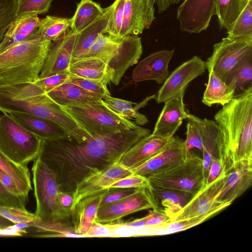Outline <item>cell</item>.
Masks as SVG:
<instances>
[{
	"label": "cell",
	"mask_w": 252,
	"mask_h": 252,
	"mask_svg": "<svg viewBox=\"0 0 252 252\" xmlns=\"http://www.w3.org/2000/svg\"><path fill=\"white\" fill-rule=\"evenodd\" d=\"M153 3L156 4L158 12L162 13L168 9L172 5L177 4L183 0H151Z\"/></svg>",
	"instance_id": "56"
},
{
	"label": "cell",
	"mask_w": 252,
	"mask_h": 252,
	"mask_svg": "<svg viewBox=\"0 0 252 252\" xmlns=\"http://www.w3.org/2000/svg\"><path fill=\"white\" fill-rule=\"evenodd\" d=\"M28 198L10 192L0 182V206L26 209Z\"/></svg>",
	"instance_id": "49"
},
{
	"label": "cell",
	"mask_w": 252,
	"mask_h": 252,
	"mask_svg": "<svg viewBox=\"0 0 252 252\" xmlns=\"http://www.w3.org/2000/svg\"><path fill=\"white\" fill-rule=\"evenodd\" d=\"M42 139L28 131L8 113L0 114V150L23 165L37 157Z\"/></svg>",
	"instance_id": "7"
},
{
	"label": "cell",
	"mask_w": 252,
	"mask_h": 252,
	"mask_svg": "<svg viewBox=\"0 0 252 252\" xmlns=\"http://www.w3.org/2000/svg\"><path fill=\"white\" fill-rule=\"evenodd\" d=\"M53 0H16L17 16L28 13L38 14L47 13Z\"/></svg>",
	"instance_id": "46"
},
{
	"label": "cell",
	"mask_w": 252,
	"mask_h": 252,
	"mask_svg": "<svg viewBox=\"0 0 252 252\" xmlns=\"http://www.w3.org/2000/svg\"><path fill=\"white\" fill-rule=\"evenodd\" d=\"M0 182L12 194L18 196L27 197L22 195L16 184L11 177L0 169Z\"/></svg>",
	"instance_id": "53"
},
{
	"label": "cell",
	"mask_w": 252,
	"mask_h": 252,
	"mask_svg": "<svg viewBox=\"0 0 252 252\" xmlns=\"http://www.w3.org/2000/svg\"><path fill=\"white\" fill-rule=\"evenodd\" d=\"M136 189L134 188H123V189H113V190L110 191V189H107L101 201L100 205H103L108 204L116 200H118L132 192H133Z\"/></svg>",
	"instance_id": "51"
},
{
	"label": "cell",
	"mask_w": 252,
	"mask_h": 252,
	"mask_svg": "<svg viewBox=\"0 0 252 252\" xmlns=\"http://www.w3.org/2000/svg\"><path fill=\"white\" fill-rule=\"evenodd\" d=\"M230 205L228 203H223L205 215L179 220H169L158 225L148 226V235H164L185 230L201 223Z\"/></svg>",
	"instance_id": "29"
},
{
	"label": "cell",
	"mask_w": 252,
	"mask_h": 252,
	"mask_svg": "<svg viewBox=\"0 0 252 252\" xmlns=\"http://www.w3.org/2000/svg\"><path fill=\"white\" fill-rule=\"evenodd\" d=\"M40 20L38 14L35 13H28L17 16L0 43V53L36 35Z\"/></svg>",
	"instance_id": "25"
},
{
	"label": "cell",
	"mask_w": 252,
	"mask_h": 252,
	"mask_svg": "<svg viewBox=\"0 0 252 252\" xmlns=\"http://www.w3.org/2000/svg\"><path fill=\"white\" fill-rule=\"evenodd\" d=\"M252 80V57L240 63L227 77L226 83L238 89L251 82Z\"/></svg>",
	"instance_id": "40"
},
{
	"label": "cell",
	"mask_w": 252,
	"mask_h": 252,
	"mask_svg": "<svg viewBox=\"0 0 252 252\" xmlns=\"http://www.w3.org/2000/svg\"></svg>",
	"instance_id": "58"
},
{
	"label": "cell",
	"mask_w": 252,
	"mask_h": 252,
	"mask_svg": "<svg viewBox=\"0 0 252 252\" xmlns=\"http://www.w3.org/2000/svg\"><path fill=\"white\" fill-rule=\"evenodd\" d=\"M16 225L15 223L0 215V231H3Z\"/></svg>",
	"instance_id": "57"
},
{
	"label": "cell",
	"mask_w": 252,
	"mask_h": 252,
	"mask_svg": "<svg viewBox=\"0 0 252 252\" xmlns=\"http://www.w3.org/2000/svg\"><path fill=\"white\" fill-rule=\"evenodd\" d=\"M0 215L16 224H28L37 220L36 215L28 211L26 209L0 206Z\"/></svg>",
	"instance_id": "44"
},
{
	"label": "cell",
	"mask_w": 252,
	"mask_h": 252,
	"mask_svg": "<svg viewBox=\"0 0 252 252\" xmlns=\"http://www.w3.org/2000/svg\"><path fill=\"white\" fill-rule=\"evenodd\" d=\"M248 0H215L216 15L221 28L228 31Z\"/></svg>",
	"instance_id": "36"
},
{
	"label": "cell",
	"mask_w": 252,
	"mask_h": 252,
	"mask_svg": "<svg viewBox=\"0 0 252 252\" xmlns=\"http://www.w3.org/2000/svg\"><path fill=\"white\" fill-rule=\"evenodd\" d=\"M187 119V137L185 141L187 149L190 151L193 148H196L202 152L203 131L200 118L189 113Z\"/></svg>",
	"instance_id": "41"
},
{
	"label": "cell",
	"mask_w": 252,
	"mask_h": 252,
	"mask_svg": "<svg viewBox=\"0 0 252 252\" xmlns=\"http://www.w3.org/2000/svg\"><path fill=\"white\" fill-rule=\"evenodd\" d=\"M252 184V158L233 163L227 171L223 187L217 201L232 203Z\"/></svg>",
	"instance_id": "19"
},
{
	"label": "cell",
	"mask_w": 252,
	"mask_h": 252,
	"mask_svg": "<svg viewBox=\"0 0 252 252\" xmlns=\"http://www.w3.org/2000/svg\"><path fill=\"white\" fill-rule=\"evenodd\" d=\"M227 34L233 37H252V0H248Z\"/></svg>",
	"instance_id": "39"
},
{
	"label": "cell",
	"mask_w": 252,
	"mask_h": 252,
	"mask_svg": "<svg viewBox=\"0 0 252 252\" xmlns=\"http://www.w3.org/2000/svg\"><path fill=\"white\" fill-rule=\"evenodd\" d=\"M68 82L74 84L93 94L99 99H103L106 95H110L107 84L102 81L92 80L71 75Z\"/></svg>",
	"instance_id": "42"
},
{
	"label": "cell",
	"mask_w": 252,
	"mask_h": 252,
	"mask_svg": "<svg viewBox=\"0 0 252 252\" xmlns=\"http://www.w3.org/2000/svg\"><path fill=\"white\" fill-rule=\"evenodd\" d=\"M151 134L140 126L121 132L91 136L81 141L65 137L42 139L36 158L55 175L60 191L72 195L87 177L119 161L133 145Z\"/></svg>",
	"instance_id": "1"
},
{
	"label": "cell",
	"mask_w": 252,
	"mask_h": 252,
	"mask_svg": "<svg viewBox=\"0 0 252 252\" xmlns=\"http://www.w3.org/2000/svg\"><path fill=\"white\" fill-rule=\"evenodd\" d=\"M155 13L151 0H125L120 36L142 33L155 20Z\"/></svg>",
	"instance_id": "17"
},
{
	"label": "cell",
	"mask_w": 252,
	"mask_h": 252,
	"mask_svg": "<svg viewBox=\"0 0 252 252\" xmlns=\"http://www.w3.org/2000/svg\"><path fill=\"white\" fill-rule=\"evenodd\" d=\"M200 123L203 131L202 158L204 175L206 180L213 158H218L224 161L232 159L226 156L222 135L217 123L206 118L200 119Z\"/></svg>",
	"instance_id": "21"
},
{
	"label": "cell",
	"mask_w": 252,
	"mask_h": 252,
	"mask_svg": "<svg viewBox=\"0 0 252 252\" xmlns=\"http://www.w3.org/2000/svg\"><path fill=\"white\" fill-rule=\"evenodd\" d=\"M124 2L125 0H115L112 3L113 9L105 33L115 37H120Z\"/></svg>",
	"instance_id": "45"
},
{
	"label": "cell",
	"mask_w": 252,
	"mask_h": 252,
	"mask_svg": "<svg viewBox=\"0 0 252 252\" xmlns=\"http://www.w3.org/2000/svg\"><path fill=\"white\" fill-rule=\"evenodd\" d=\"M105 8L93 0H81L71 18L70 29L79 33L93 23L104 12Z\"/></svg>",
	"instance_id": "34"
},
{
	"label": "cell",
	"mask_w": 252,
	"mask_h": 252,
	"mask_svg": "<svg viewBox=\"0 0 252 252\" xmlns=\"http://www.w3.org/2000/svg\"><path fill=\"white\" fill-rule=\"evenodd\" d=\"M46 94L61 106L100 99L78 86L69 82L63 84L47 92Z\"/></svg>",
	"instance_id": "33"
},
{
	"label": "cell",
	"mask_w": 252,
	"mask_h": 252,
	"mask_svg": "<svg viewBox=\"0 0 252 252\" xmlns=\"http://www.w3.org/2000/svg\"><path fill=\"white\" fill-rule=\"evenodd\" d=\"M0 169L14 180L22 195L28 197L32 187L27 166L15 162L0 150Z\"/></svg>",
	"instance_id": "35"
},
{
	"label": "cell",
	"mask_w": 252,
	"mask_h": 252,
	"mask_svg": "<svg viewBox=\"0 0 252 252\" xmlns=\"http://www.w3.org/2000/svg\"><path fill=\"white\" fill-rule=\"evenodd\" d=\"M232 160L224 161L218 158L212 159L208 174L206 180V184H209L217 179L221 174L223 170L231 166Z\"/></svg>",
	"instance_id": "50"
},
{
	"label": "cell",
	"mask_w": 252,
	"mask_h": 252,
	"mask_svg": "<svg viewBox=\"0 0 252 252\" xmlns=\"http://www.w3.org/2000/svg\"><path fill=\"white\" fill-rule=\"evenodd\" d=\"M230 167H226L220 175L213 182L206 184L171 220L205 215L223 204L219 203L217 199L223 187L226 173Z\"/></svg>",
	"instance_id": "16"
},
{
	"label": "cell",
	"mask_w": 252,
	"mask_h": 252,
	"mask_svg": "<svg viewBox=\"0 0 252 252\" xmlns=\"http://www.w3.org/2000/svg\"><path fill=\"white\" fill-rule=\"evenodd\" d=\"M71 74L68 71L57 73L46 77L39 78L34 82L46 93L52 89L68 82Z\"/></svg>",
	"instance_id": "48"
},
{
	"label": "cell",
	"mask_w": 252,
	"mask_h": 252,
	"mask_svg": "<svg viewBox=\"0 0 252 252\" xmlns=\"http://www.w3.org/2000/svg\"><path fill=\"white\" fill-rule=\"evenodd\" d=\"M71 18L47 15L40 19L36 33L51 41L64 34L70 28Z\"/></svg>",
	"instance_id": "38"
},
{
	"label": "cell",
	"mask_w": 252,
	"mask_h": 252,
	"mask_svg": "<svg viewBox=\"0 0 252 252\" xmlns=\"http://www.w3.org/2000/svg\"><path fill=\"white\" fill-rule=\"evenodd\" d=\"M252 57V37L227 36L213 46V53L205 62L206 69L213 70L226 83L231 71L240 63Z\"/></svg>",
	"instance_id": "9"
},
{
	"label": "cell",
	"mask_w": 252,
	"mask_h": 252,
	"mask_svg": "<svg viewBox=\"0 0 252 252\" xmlns=\"http://www.w3.org/2000/svg\"><path fill=\"white\" fill-rule=\"evenodd\" d=\"M59 200L62 207L64 210L71 213V209L74 202L72 195L60 191L59 194Z\"/></svg>",
	"instance_id": "55"
},
{
	"label": "cell",
	"mask_w": 252,
	"mask_h": 252,
	"mask_svg": "<svg viewBox=\"0 0 252 252\" xmlns=\"http://www.w3.org/2000/svg\"><path fill=\"white\" fill-rule=\"evenodd\" d=\"M149 189L160 208L161 206V212L170 220L194 196L187 192L151 184Z\"/></svg>",
	"instance_id": "28"
},
{
	"label": "cell",
	"mask_w": 252,
	"mask_h": 252,
	"mask_svg": "<svg viewBox=\"0 0 252 252\" xmlns=\"http://www.w3.org/2000/svg\"><path fill=\"white\" fill-rule=\"evenodd\" d=\"M51 44L37 34L0 53V85L36 82Z\"/></svg>",
	"instance_id": "4"
},
{
	"label": "cell",
	"mask_w": 252,
	"mask_h": 252,
	"mask_svg": "<svg viewBox=\"0 0 252 252\" xmlns=\"http://www.w3.org/2000/svg\"><path fill=\"white\" fill-rule=\"evenodd\" d=\"M170 138L151 133L130 148L123 155L119 163L130 169L136 167L159 152L167 144Z\"/></svg>",
	"instance_id": "23"
},
{
	"label": "cell",
	"mask_w": 252,
	"mask_h": 252,
	"mask_svg": "<svg viewBox=\"0 0 252 252\" xmlns=\"http://www.w3.org/2000/svg\"><path fill=\"white\" fill-rule=\"evenodd\" d=\"M191 153L187 149L185 141L173 136L159 152L131 170L133 174L147 177L174 167L185 160Z\"/></svg>",
	"instance_id": "13"
},
{
	"label": "cell",
	"mask_w": 252,
	"mask_h": 252,
	"mask_svg": "<svg viewBox=\"0 0 252 252\" xmlns=\"http://www.w3.org/2000/svg\"><path fill=\"white\" fill-rule=\"evenodd\" d=\"M149 217L146 222V226H154L170 220V218L162 212L153 210L150 211Z\"/></svg>",
	"instance_id": "54"
},
{
	"label": "cell",
	"mask_w": 252,
	"mask_h": 252,
	"mask_svg": "<svg viewBox=\"0 0 252 252\" xmlns=\"http://www.w3.org/2000/svg\"><path fill=\"white\" fill-rule=\"evenodd\" d=\"M208 72V81L202 102L209 107L216 104H226L235 95L236 89L223 81L213 70Z\"/></svg>",
	"instance_id": "30"
},
{
	"label": "cell",
	"mask_w": 252,
	"mask_h": 252,
	"mask_svg": "<svg viewBox=\"0 0 252 252\" xmlns=\"http://www.w3.org/2000/svg\"><path fill=\"white\" fill-rule=\"evenodd\" d=\"M142 52L141 37L136 35L122 37L119 44L103 61L107 65L110 82L119 85L126 71L138 63Z\"/></svg>",
	"instance_id": "11"
},
{
	"label": "cell",
	"mask_w": 252,
	"mask_h": 252,
	"mask_svg": "<svg viewBox=\"0 0 252 252\" xmlns=\"http://www.w3.org/2000/svg\"><path fill=\"white\" fill-rule=\"evenodd\" d=\"M113 4L105 8L104 13L93 23L77 33L73 52L72 62L82 59L94 44L98 36L105 33Z\"/></svg>",
	"instance_id": "27"
},
{
	"label": "cell",
	"mask_w": 252,
	"mask_h": 252,
	"mask_svg": "<svg viewBox=\"0 0 252 252\" xmlns=\"http://www.w3.org/2000/svg\"><path fill=\"white\" fill-rule=\"evenodd\" d=\"M68 71L73 76L110 83L106 64L98 58H83L73 62Z\"/></svg>",
	"instance_id": "32"
},
{
	"label": "cell",
	"mask_w": 252,
	"mask_h": 252,
	"mask_svg": "<svg viewBox=\"0 0 252 252\" xmlns=\"http://www.w3.org/2000/svg\"><path fill=\"white\" fill-rule=\"evenodd\" d=\"M32 171L36 203L35 214L38 218V220H72L71 213L64 210L59 202L60 190L54 173L37 158L34 160Z\"/></svg>",
	"instance_id": "6"
},
{
	"label": "cell",
	"mask_w": 252,
	"mask_h": 252,
	"mask_svg": "<svg viewBox=\"0 0 252 252\" xmlns=\"http://www.w3.org/2000/svg\"><path fill=\"white\" fill-rule=\"evenodd\" d=\"M78 33L71 29L53 41L39 78L68 71L72 62L73 52Z\"/></svg>",
	"instance_id": "18"
},
{
	"label": "cell",
	"mask_w": 252,
	"mask_h": 252,
	"mask_svg": "<svg viewBox=\"0 0 252 252\" xmlns=\"http://www.w3.org/2000/svg\"><path fill=\"white\" fill-rule=\"evenodd\" d=\"M184 96L169 99L164 105L156 123L152 134L166 137H172L181 126L183 121L187 119V113L183 101Z\"/></svg>",
	"instance_id": "22"
},
{
	"label": "cell",
	"mask_w": 252,
	"mask_h": 252,
	"mask_svg": "<svg viewBox=\"0 0 252 252\" xmlns=\"http://www.w3.org/2000/svg\"><path fill=\"white\" fill-rule=\"evenodd\" d=\"M150 184L194 195L205 185L202 158L192 153L183 162L162 173L147 177Z\"/></svg>",
	"instance_id": "8"
},
{
	"label": "cell",
	"mask_w": 252,
	"mask_h": 252,
	"mask_svg": "<svg viewBox=\"0 0 252 252\" xmlns=\"http://www.w3.org/2000/svg\"><path fill=\"white\" fill-rule=\"evenodd\" d=\"M156 94L149 96L140 103L114 97L106 95L103 98L104 102L114 112L122 117L141 126L146 124L149 120L146 116L139 112L138 110L146 105L152 99H156Z\"/></svg>",
	"instance_id": "31"
},
{
	"label": "cell",
	"mask_w": 252,
	"mask_h": 252,
	"mask_svg": "<svg viewBox=\"0 0 252 252\" xmlns=\"http://www.w3.org/2000/svg\"><path fill=\"white\" fill-rule=\"evenodd\" d=\"M215 15V0H183L176 17L182 32L199 33L207 29Z\"/></svg>",
	"instance_id": "14"
},
{
	"label": "cell",
	"mask_w": 252,
	"mask_h": 252,
	"mask_svg": "<svg viewBox=\"0 0 252 252\" xmlns=\"http://www.w3.org/2000/svg\"><path fill=\"white\" fill-rule=\"evenodd\" d=\"M131 174L132 172L130 169L123 166L118 162L87 177L77 185L72 193L74 202L71 213L84 198L109 189L114 183Z\"/></svg>",
	"instance_id": "15"
},
{
	"label": "cell",
	"mask_w": 252,
	"mask_h": 252,
	"mask_svg": "<svg viewBox=\"0 0 252 252\" xmlns=\"http://www.w3.org/2000/svg\"><path fill=\"white\" fill-rule=\"evenodd\" d=\"M84 237H109L110 233L105 223L95 221Z\"/></svg>",
	"instance_id": "52"
},
{
	"label": "cell",
	"mask_w": 252,
	"mask_h": 252,
	"mask_svg": "<svg viewBox=\"0 0 252 252\" xmlns=\"http://www.w3.org/2000/svg\"><path fill=\"white\" fill-rule=\"evenodd\" d=\"M148 209L162 212L149 188L136 189L133 192L118 200L100 206L95 221L109 223Z\"/></svg>",
	"instance_id": "10"
},
{
	"label": "cell",
	"mask_w": 252,
	"mask_h": 252,
	"mask_svg": "<svg viewBox=\"0 0 252 252\" xmlns=\"http://www.w3.org/2000/svg\"><path fill=\"white\" fill-rule=\"evenodd\" d=\"M107 190L84 198L71 213L75 232L82 238L95 221L102 198Z\"/></svg>",
	"instance_id": "26"
},
{
	"label": "cell",
	"mask_w": 252,
	"mask_h": 252,
	"mask_svg": "<svg viewBox=\"0 0 252 252\" xmlns=\"http://www.w3.org/2000/svg\"><path fill=\"white\" fill-rule=\"evenodd\" d=\"M205 62L194 56L176 68L163 83L156 95L158 103L184 96L185 90L194 79L205 72Z\"/></svg>",
	"instance_id": "12"
},
{
	"label": "cell",
	"mask_w": 252,
	"mask_h": 252,
	"mask_svg": "<svg viewBox=\"0 0 252 252\" xmlns=\"http://www.w3.org/2000/svg\"><path fill=\"white\" fill-rule=\"evenodd\" d=\"M0 111L25 112L48 119L75 138L85 134L62 106L34 83L0 85Z\"/></svg>",
	"instance_id": "2"
},
{
	"label": "cell",
	"mask_w": 252,
	"mask_h": 252,
	"mask_svg": "<svg viewBox=\"0 0 252 252\" xmlns=\"http://www.w3.org/2000/svg\"><path fill=\"white\" fill-rule=\"evenodd\" d=\"M150 187V184L146 177L132 174L114 183L110 189H140Z\"/></svg>",
	"instance_id": "47"
},
{
	"label": "cell",
	"mask_w": 252,
	"mask_h": 252,
	"mask_svg": "<svg viewBox=\"0 0 252 252\" xmlns=\"http://www.w3.org/2000/svg\"><path fill=\"white\" fill-rule=\"evenodd\" d=\"M175 50H160L153 53L141 61L132 74L135 82L154 80L162 84L168 76V65Z\"/></svg>",
	"instance_id": "20"
},
{
	"label": "cell",
	"mask_w": 252,
	"mask_h": 252,
	"mask_svg": "<svg viewBox=\"0 0 252 252\" xmlns=\"http://www.w3.org/2000/svg\"><path fill=\"white\" fill-rule=\"evenodd\" d=\"M16 0H0V43L6 31L17 17Z\"/></svg>",
	"instance_id": "43"
},
{
	"label": "cell",
	"mask_w": 252,
	"mask_h": 252,
	"mask_svg": "<svg viewBox=\"0 0 252 252\" xmlns=\"http://www.w3.org/2000/svg\"><path fill=\"white\" fill-rule=\"evenodd\" d=\"M62 107L90 136L119 133L139 126L114 112L102 99Z\"/></svg>",
	"instance_id": "5"
},
{
	"label": "cell",
	"mask_w": 252,
	"mask_h": 252,
	"mask_svg": "<svg viewBox=\"0 0 252 252\" xmlns=\"http://www.w3.org/2000/svg\"><path fill=\"white\" fill-rule=\"evenodd\" d=\"M226 157L232 162L252 158V86L250 85L215 114Z\"/></svg>",
	"instance_id": "3"
},
{
	"label": "cell",
	"mask_w": 252,
	"mask_h": 252,
	"mask_svg": "<svg viewBox=\"0 0 252 252\" xmlns=\"http://www.w3.org/2000/svg\"><path fill=\"white\" fill-rule=\"evenodd\" d=\"M28 225L35 228L42 237L82 238L75 233L72 220L42 222L37 220Z\"/></svg>",
	"instance_id": "37"
},
{
	"label": "cell",
	"mask_w": 252,
	"mask_h": 252,
	"mask_svg": "<svg viewBox=\"0 0 252 252\" xmlns=\"http://www.w3.org/2000/svg\"><path fill=\"white\" fill-rule=\"evenodd\" d=\"M8 114L25 129L41 139H57L68 136L63 128L48 119L21 112Z\"/></svg>",
	"instance_id": "24"
}]
</instances>
